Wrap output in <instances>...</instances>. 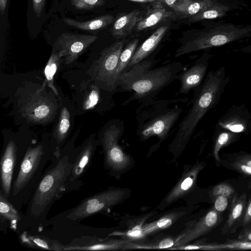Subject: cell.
<instances>
[{"label": "cell", "mask_w": 251, "mask_h": 251, "mask_svg": "<svg viewBox=\"0 0 251 251\" xmlns=\"http://www.w3.org/2000/svg\"><path fill=\"white\" fill-rule=\"evenodd\" d=\"M224 66L207 72L201 84L193 91L191 106L180 122L176 133L169 145L175 158L183 151L195 130L205 115L219 102L230 81Z\"/></svg>", "instance_id": "6da1fadb"}, {"label": "cell", "mask_w": 251, "mask_h": 251, "mask_svg": "<svg viewBox=\"0 0 251 251\" xmlns=\"http://www.w3.org/2000/svg\"><path fill=\"white\" fill-rule=\"evenodd\" d=\"M73 149L64 147L59 155H51V162L45 170L28 203L26 215L31 220H44L53 203L67 192Z\"/></svg>", "instance_id": "7a4b0ae2"}, {"label": "cell", "mask_w": 251, "mask_h": 251, "mask_svg": "<svg viewBox=\"0 0 251 251\" xmlns=\"http://www.w3.org/2000/svg\"><path fill=\"white\" fill-rule=\"evenodd\" d=\"M51 157L50 144L46 142L28 148L11 189L12 204L16 209L28 203Z\"/></svg>", "instance_id": "3957f363"}, {"label": "cell", "mask_w": 251, "mask_h": 251, "mask_svg": "<svg viewBox=\"0 0 251 251\" xmlns=\"http://www.w3.org/2000/svg\"><path fill=\"white\" fill-rule=\"evenodd\" d=\"M183 68L180 62L173 61L142 73L121 90L133 92L122 105L134 101L141 103L156 98L163 88L177 79Z\"/></svg>", "instance_id": "277c9868"}, {"label": "cell", "mask_w": 251, "mask_h": 251, "mask_svg": "<svg viewBox=\"0 0 251 251\" xmlns=\"http://www.w3.org/2000/svg\"><path fill=\"white\" fill-rule=\"evenodd\" d=\"M251 26L236 25L224 23L200 30L191 37L183 40L177 49L175 57L193 52L220 47L248 37Z\"/></svg>", "instance_id": "5b68a950"}, {"label": "cell", "mask_w": 251, "mask_h": 251, "mask_svg": "<svg viewBox=\"0 0 251 251\" xmlns=\"http://www.w3.org/2000/svg\"><path fill=\"white\" fill-rule=\"evenodd\" d=\"M124 129L123 120L113 119L103 126L99 134V145L101 146L103 153L104 166L114 176L127 172L134 164L132 156L119 144Z\"/></svg>", "instance_id": "8992f818"}, {"label": "cell", "mask_w": 251, "mask_h": 251, "mask_svg": "<svg viewBox=\"0 0 251 251\" xmlns=\"http://www.w3.org/2000/svg\"><path fill=\"white\" fill-rule=\"evenodd\" d=\"M46 80L43 85L31 92L21 94L18 99L20 115L32 124H46L56 113L58 104L56 100L47 93Z\"/></svg>", "instance_id": "52a82bcc"}, {"label": "cell", "mask_w": 251, "mask_h": 251, "mask_svg": "<svg viewBox=\"0 0 251 251\" xmlns=\"http://www.w3.org/2000/svg\"><path fill=\"white\" fill-rule=\"evenodd\" d=\"M131 194L126 188L110 187L83 200L66 215L68 220L79 221L94 214L102 213L119 204Z\"/></svg>", "instance_id": "ba28073f"}, {"label": "cell", "mask_w": 251, "mask_h": 251, "mask_svg": "<svg viewBox=\"0 0 251 251\" xmlns=\"http://www.w3.org/2000/svg\"><path fill=\"white\" fill-rule=\"evenodd\" d=\"M127 42L125 39L114 42L103 49L94 62L92 78L100 88L112 93L117 92L115 72L120 54Z\"/></svg>", "instance_id": "9c48e42d"}, {"label": "cell", "mask_w": 251, "mask_h": 251, "mask_svg": "<svg viewBox=\"0 0 251 251\" xmlns=\"http://www.w3.org/2000/svg\"><path fill=\"white\" fill-rule=\"evenodd\" d=\"M183 109L178 105L170 107L148 120L137 124L136 134L141 141L156 136L159 143L165 140L177 121Z\"/></svg>", "instance_id": "30bf717a"}, {"label": "cell", "mask_w": 251, "mask_h": 251, "mask_svg": "<svg viewBox=\"0 0 251 251\" xmlns=\"http://www.w3.org/2000/svg\"><path fill=\"white\" fill-rule=\"evenodd\" d=\"M98 145L99 140L96 138L95 134H93L81 146L72 150V166L68 181L67 192L78 189L82 185L80 178L90 166Z\"/></svg>", "instance_id": "8fae6325"}, {"label": "cell", "mask_w": 251, "mask_h": 251, "mask_svg": "<svg viewBox=\"0 0 251 251\" xmlns=\"http://www.w3.org/2000/svg\"><path fill=\"white\" fill-rule=\"evenodd\" d=\"M206 164L198 160L195 164L184 166L182 175L176 185L167 194L156 207L164 210L174 202L184 198L196 188L198 176Z\"/></svg>", "instance_id": "7c38bea8"}, {"label": "cell", "mask_w": 251, "mask_h": 251, "mask_svg": "<svg viewBox=\"0 0 251 251\" xmlns=\"http://www.w3.org/2000/svg\"><path fill=\"white\" fill-rule=\"evenodd\" d=\"M98 38L95 35L63 33L57 38L53 50L64 57L66 64L74 62Z\"/></svg>", "instance_id": "4fadbf2b"}, {"label": "cell", "mask_w": 251, "mask_h": 251, "mask_svg": "<svg viewBox=\"0 0 251 251\" xmlns=\"http://www.w3.org/2000/svg\"><path fill=\"white\" fill-rule=\"evenodd\" d=\"M223 214L211 208L191 224L190 226L180 234V238L173 247L191 243L205 235L219 226L223 221Z\"/></svg>", "instance_id": "5bb4252c"}, {"label": "cell", "mask_w": 251, "mask_h": 251, "mask_svg": "<svg viewBox=\"0 0 251 251\" xmlns=\"http://www.w3.org/2000/svg\"><path fill=\"white\" fill-rule=\"evenodd\" d=\"M212 57V53L205 52L190 68L178 75L177 79L180 84L178 94H187L201 84Z\"/></svg>", "instance_id": "9a60e30c"}, {"label": "cell", "mask_w": 251, "mask_h": 251, "mask_svg": "<svg viewBox=\"0 0 251 251\" xmlns=\"http://www.w3.org/2000/svg\"><path fill=\"white\" fill-rule=\"evenodd\" d=\"M180 20V14L169 10L158 0L150 3L142 11H140L134 29L141 32L157 25L168 21Z\"/></svg>", "instance_id": "2e32d148"}, {"label": "cell", "mask_w": 251, "mask_h": 251, "mask_svg": "<svg viewBox=\"0 0 251 251\" xmlns=\"http://www.w3.org/2000/svg\"><path fill=\"white\" fill-rule=\"evenodd\" d=\"M216 127L240 134L251 132V113L244 103L231 106L218 120Z\"/></svg>", "instance_id": "e0dca14e"}, {"label": "cell", "mask_w": 251, "mask_h": 251, "mask_svg": "<svg viewBox=\"0 0 251 251\" xmlns=\"http://www.w3.org/2000/svg\"><path fill=\"white\" fill-rule=\"evenodd\" d=\"M18 150L15 142L9 140L4 150L0 160L1 192L8 199L11 191L13 171L17 161Z\"/></svg>", "instance_id": "ac0fdd59"}, {"label": "cell", "mask_w": 251, "mask_h": 251, "mask_svg": "<svg viewBox=\"0 0 251 251\" xmlns=\"http://www.w3.org/2000/svg\"><path fill=\"white\" fill-rule=\"evenodd\" d=\"M188 101L187 98L156 99L140 103L136 110L135 118L137 124H141L162 111L178 104L185 103Z\"/></svg>", "instance_id": "d6986e66"}, {"label": "cell", "mask_w": 251, "mask_h": 251, "mask_svg": "<svg viewBox=\"0 0 251 251\" xmlns=\"http://www.w3.org/2000/svg\"><path fill=\"white\" fill-rule=\"evenodd\" d=\"M194 207H180L175 208L160 216L158 219L144 224L141 227L139 238L142 239L153 235L166 229L176 223L181 218L190 213Z\"/></svg>", "instance_id": "ffe728a7"}, {"label": "cell", "mask_w": 251, "mask_h": 251, "mask_svg": "<svg viewBox=\"0 0 251 251\" xmlns=\"http://www.w3.org/2000/svg\"><path fill=\"white\" fill-rule=\"evenodd\" d=\"M248 199L246 192H243L234 197L228 210L227 218L221 228L223 234H233L240 227L246 211Z\"/></svg>", "instance_id": "44dd1931"}, {"label": "cell", "mask_w": 251, "mask_h": 251, "mask_svg": "<svg viewBox=\"0 0 251 251\" xmlns=\"http://www.w3.org/2000/svg\"><path fill=\"white\" fill-rule=\"evenodd\" d=\"M168 28V25L159 27L138 47L125 71L151 56L159 45Z\"/></svg>", "instance_id": "7402d4cb"}, {"label": "cell", "mask_w": 251, "mask_h": 251, "mask_svg": "<svg viewBox=\"0 0 251 251\" xmlns=\"http://www.w3.org/2000/svg\"><path fill=\"white\" fill-rule=\"evenodd\" d=\"M70 112L66 107H64L61 110L59 120L50 139V144L51 155L60 154L70 128Z\"/></svg>", "instance_id": "603a6c76"}, {"label": "cell", "mask_w": 251, "mask_h": 251, "mask_svg": "<svg viewBox=\"0 0 251 251\" xmlns=\"http://www.w3.org/2000/svg\"><path fill=\"white\" fill-rule=\"evenodd\" d=\"M192 250L206 251H243L251 250V241L238 239H229L223 243L207 242L205 239L196 240L191 245Z\"/></svg>", "instance_id": "cb8c5ba5"}, {"label": "cell", "mask_w": 251, "mask_h": 251, "mask_svg": "<svg viewBox=\"0 0 251 251\" xmlns=\"http://www.w3.org/2000/svg\"><path fill=\"white\" fill-rule=\"evenodd\" d=\"M140 11L135 9L123 14L114 22L110 29L113 37L117 39H124L134 29Z\"/></svg>", "instance_id": "d4e9b609"}, {"label": "cell", "mask_w": 251, "mask_h": 251, "mask_svg": "<svg viewBox=\"0 0 251 251\" xmlns=\"http://www.w3.org/2000/svg\"><path fill=\"white\" fill-rule=\"evenodd\" d=\"M180 238V235L176 237L169 235H159L152 239H143L131 242L128 241L125 251L136 249H168L175 246Z\"/></svg>", "instance_id": "484cf974"}, {"label": "cell", "mask_w": 251, "mask_h": 251, "mask_svg": "<svg viewBox=\"0 0 251 251\" xmlns=\"http://www.w3.org/2000/svg\"><path fill=\"white\" fill-rule=\"evenodd\" d=\"M241 134L215 126L213 137V146L212 155L217 167L220 166V151L224 148L238 141Z\"/></svg>", "instance_id": "4316f807"}, {"label": "cell", "mask_w": 251, "mask_h": 251, "mask_svg": "<svg viewBox=\"0 0 251 251\" xmlns=\"http://www.w3.org/2000/svg\"><path fill=\"white\" fill-rule=\"evenodd\" d=\"M159 61L153 56H150L144 60L136 64L130 69L122 73L116 81L117 91L121 90L135 77L142 73L152 69Z\"/></svg>", "instance_id": "83f0119b"}, {"label": "cell", "mask_w": 251, "mask_h": 251, "mask_svg": "<svg viewBox=\"0 0 251 251\" xmlns=\"http://www.w3.org/2000/svg\"><path fill=\"white\" fill-rule=\"evenodd\" d=\"M114 19L112 15L105 14L85 22H79L71 18H64L63 21L68 25L90 31L105 28L113 23Z\"/></svg>", "instance_id": "f1b7e54d"}, {"label": "cell", "mask_w": 251, "mask_h": 251, "mask_svg": "<svg viewBox=\"0 0 251 251\" xmlns=\"http://www.w3.org/2000/svg\"><path fill=\"white\" fill-rule=\"evenodd\" d=\"M128 240L126 239H112L102 240L100 242L85 246H71L63 247V251H125V247Z\"/></svg>", "instance_id": "f546056e"}, {"label": "cell", "mask_w": 251, "mask_h": 251, "mask_svg": "<svg viewBox=\"0 0 251 251\" xmlns=\"http://www.w3.org/2000/svg\"><path fill=\"white\" fill-rule=\"evenodd\" d=\"M230 9L228 5L218 2L216 0L199 13L188 18V20L191 23H195L204 20L221 18L225 16Z\"/></svg>", "instance_id": "4dcf8cb0"}, {"label": "cell", "mask_w": 251, "mask_h": 251, "mask_svg": "<svg viewBox=\"0 0 251 251\" xmlns=\"http://www.w3.org/2000/svg\"><path fill=\"white\" fill-rule=\"evenodd\" d=\"M139 42V40L138 38L130 40L126 43L121 51L115 72L116 86L117 78L126 70L132 57L138 47Z\"/></svg>", "instance_id": "1f68e13d"}, {"label": "cell", "mask_w": 251, "mask_h": 251, "mask_svg": "<svg viewBox=\"0 0 251 251\" xmlns=\"http://www.w3.org/2000/svg\"><path fill=\"white\" fill-rule=\"evenodd\" d=\"M61 58L58 52L53 50L44 70L48 86L58 97L59 94L54 84V77L59 68Z\"/></svg>", "instance_id": "d6a6232c"}, {"label": "cell", "mask_w": 251, "mask_h": 251, "mask_svg": "<svg viewBox=\"0 0 251 251\" xmlns=\"http://www.w3.org/2000/svg\"><path fill=\"white\" fill-rule=\"evenodd\" d=\"M207 190L209 203L214 198L218 196L223 195L233 198L236 195L239 194L234 185L227 180L223 181L211 186Z\"/></svg>", "instance_id": "836d02e7"}, {"label": "cell", "mask_w": 251, "mask_h": 251, "mask_svg": "<svg viewBox=\"0 0 251 251\" xmlns=\"http://www.w3.org/2000/svg\"><path fill=\"white\" fill-rule=\"evenodd\" d=\"M0 216L1 220H7L16 224L21 220L20 215L15 207L0 192Z\"/></svg>", "instance_id": "e575fe53"}, {"label": "cell", "mask_w": 251, "mask_h": 251, "mask_svg": "<svg viewBox=\"0 0 251 251\" xmlns=\"http://www.w3.org/2000/svg\"><path fill=\"white\" fill-rule=\"evenodd\" d=\"M220 166L237 172L251 179V167L234 160L221 157Z\"/></svg>", "instance_id": "d590c367"}, {"label": "cell", "mask_w": 251, "mask_h": 251, "mask_svg": "<svg viewBox=\"0 0 251 251\" xmlns=\"http://www.w3.org/2000/svg\"><path fill=\"white\" fill-rule=\"evenodd\" d=\"M216 1L215 0H193L183 12L179 13L180 20L188 18L197 14Z\"/></svg>", "instance_id": "8d00e7d4"}, {"label": "cell", "mask_w": 251, "mask_h": 251, "mask_svg": "<svg viewBox=\"0 0 251 251\" xmlns=\"http://www.w3.org/2000/svg\"><path fill=\"white\" fill-rule=\"evenodd\" d=\"M22 240L25 244H27L31 247L39 248L50 250L62 251V247L59 244L55 243L51 244L47 239H44L43 238L36 237V236L29 237L25 238L22 237Z\"/></svg>", "instance_id": "74e56055"}, {"label": "cell", "mask_w": 251, "mask_h": 251, "mask_svg": "<svg viewBox=\"0 0 251 251\" xmlns=\"http://www.w3.org/2000/svg\"><path fill=\"white\" fill-rule=\"evenodd\" d=\"M233 198L226 196H218L210 202L212 207L218 212L222 214L228 210L230 207Z\"/></svg>", "instance_id": "f35d334b"}, {"label": "cell", "mask_w": 251, "mask_h": 251, "mask_svg": "<svg viewBox=\"0 0 251 251\" xmlns=\"http://www.w3.org/2000/svg\"><path fill=\"white\" fill-rule=\"evenodd\" d=\"M100 88L97 85H92L90 92L88 93L84 100L83 108L85 110L95 107L100 100Z\"/></svg>", "instance_id": "ab89813d"}, {"label": "cell", "mask_w": 251, "mask_h": 251, "mask_svg": "<svg viewBox=\"0 0 251 251\" xmlns=\"http://www.w3.org/2000/svg\"><path fill=\"white\" fill-rule=\"evenodd\" d=\"M70 2L76 9L90 10L103 5L105 0H70Z\"/></svg>", "instance_id": "60d3db41"}, {"label": "cell", "mask_w": 251, "mask_h": 251, "mask_svg": "<svg viewBox=\"0 0 251 251\" xmlns=\"http://www.w3.org/2000/svg\"><path fill=\"white\" fill-rule=\"evenodd\" d=\"M164 5L167 6L171 10L177 12L182 13L193 0H158Z\"/></svg>", "instance_id": "b9f144b4"}, {"label": "cell", "mask_w": 251, "mask_h": 251, "mask_svg": "<svg viewBox=\"0 0 251 251\" xmlns=\"http://www.w3.org/2000/svg\"><path fill=\"white\" fill-rule=\"evenodd\" d=\"M224 157L244 163L251 167V153L243 151L224 154Z\"/></svg>", "instance_id": "7bdbcfd3"}, {"label": "cell", "mask_w": 251, "mask_h": 251, "mask_svg": "<svg viewBox=\"0 0 251 251\" xmlns=\"http://www.w3.org/2000/svg\"><path fill=\"white\" fill-rule=\"evenodd\" d=\"M251 226V194L248 197L246 211L240 227Z\"/></svg>", "instance_id": "ee69618b"}, {"label": "cell", "mask_w": 251, "mask_h": 251, "mask_svg": "<svg viewBox=\"0 0 251 251\" xmlns=\"http://www.w3.org/2000/svg\"><path fill=\"white\" fill-rule=\"evenodd\" d=\"M46 1V0H32L33 9L36 17L41 15Z\"/></svg>", "instance_id": "f6af8a7d"}, {"label": "cell", "mask_w": 251, "mask_h": 251, "mask_svg": "<svg viewBox=\"0 0 251 251\" xmlns=\"http://www.w3.org/2000/svg\"><path fill=\"white\" fill-rule=\"evenodd\" d=\"M236 238L251 241V226L242 228Z\"/></svg>", "instance_id": "bcb514c9"}, {"label": "cell", "mask_w": 251, "mask_h": 251, "mask_svg": "<svg viewBox=\"0 0 251 251\" xmlns=\"http://www.w3.org/2000/svg\"><path fill=\"white\" fill-rule=\"evenodd\" d=\"M7 3V0H0V11L1 15L5 13Z\"/></svg>", "instance_id": "7dc6e473"}, {"label": "cell", "mask_w": 251, "mask_h": 251, "mask_svg": "<svg viewBox=\"0 0 251 251\" xmlns=\"http://www.w3.org/2000/svg\"><path fill=\"white\" fill-rule=\"evenodd\" d=\"M131 1L140 2V3H151L156 1L158 0H127Z\"/></svg>", "instance_id": "c3c4849f"}]
</instances>
